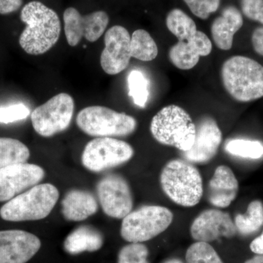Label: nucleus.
Returning a JSON list of instances; mask_svg holds the SVG:
<instances>
[{
  "mask_svg": "<svg viewBox=\"0 0 263 263\" xmlns=\"http://www.w3.org/2000/svg\"><path fill=\"white\" fill-rule=\"evenodd\" d=\"M20 17L27 27L21 34L19 44L28 54H43L59 41L61 33L59 15L41 2L24 5Z\"/></svg>",
  "mask_w": 263,
  "mask_h": 263,
  "instance_id": "nucleus-1",
  "label": "nucleus"
},
{
  "mask_svg": "<svg viewBox=\"0 0 263 263\" xmlns=\"http://www.w3.org/2000/svg\"><path fill=\"white\" fill-rule=\"evenodd\" d=\"M221 80L224 89L234 100L242 103L263 97V66L243 56L230 57L223 63Z\"/></svg>",
  "mask_w": 263,
  "mask_h": 263,
  "instance_id": "nucleus-2",
  "label": "nucleus"
},
{
  "mask_svg": "<svg viewBox=\"0 0 263 263\" xmlns=\"http://www.w3.org/2000/svg\"><path fill=\"white\" fill-rule=\"evenodd\" d=\"M160 183L165 195L178 205L193 207L201 200L203 185L197 167L186 161H170L162 169Z\"/></svg>",
  "mask_w": 263,
  "mask_h": 263,
  "instance_id": "nucleus-3",
  "label": "nucleus"
},
{
  "mask_svg": "<svg viewBox=\"0 0 263 263\" xmlns=\"http://www.w3.org/2000/svg\"><path fill=\"white\" fill-rule=\"evenodd\" d=\"M150 130L161 144L182 152L192 148L196 135V127L190 114L176 105L161 109L152 119Z\"/></svg>",
  "mask_w": 263,
  "mask_h": 263,
  "instance_id": "nucleus-4",
  "label": "nucleus"
},
{
  "mask_svg": "<svg viewBox=\"0 0 263 263\" xmlns=\"http://www.w3.org/2000/svg\"><path fill=\"white\" fill-rule=\"evenodd\" d=\"M59 197V190L51 183L35 185L5 203L0 216L8 221L41 220L51 214Z\"/></svg>",
  "mask_w": 263,
  "mask_h": 263,
  "instance_id": "nucleus-5",
  "label": "nucleus"
},
{
  "mask_svg": "<svg viewBox=\"0 0 263 263\" xmlns=\"http://www.w3.org/2000/svg\"><path fill=\"white\" fill-rule=\"evenodd\" d=\"M76 124L86 135L96 138L126 137L136 131V119L107 107H86L78 114Z\"/></svg>",
  "mask_w": 263,
  "mask_h": 263,
  "instance_id": "nucleus-6",
  "label": "nucleus"
},
{
  "mask_svg": "<svg viewBox=\"0 0 263 263\" xmlns=\"http://www.w3.org/2000/svg\"><path fill=\"white\" fill-rule=\"evenodd\" d=\"M174 220L170 209L160 205H145L132 211L123 219L121 235L129 243H142L165 231Z\"/></svg>",
  "mask_w": 263,
  "mask_h": 263,
  "instance_id": "nucleus-7",
  "label": "nucleus"
},
{
  "mask_svg": "<svg viewBox=\"0 0 263 263\" xmlns=\"http://www.w3.org/2000/svg\"><path fill=\"white\" fill-rule=\"evenodd\" d=\"M75 103L67 93H60L37 107L31 115L33 128L38 135L48 138L65 131L70 125Z\"/></svg>",
  "mask_w": 263,
  "mask_h": 263,
  "instance_id": "nucleus-8",
  "label": "nucleus"
},
{
  "mask_svg": "<svg viewBox=\"0 0 263 263\" xmlns=\"http://www.w3.org/2000/svg\"><path fill=\"white\" fill-rule=\"evenodd\" d=\"M134 149L127 142L114 138H96L85 146L83 165L99 173L125 163L133 158Z\"/></svg>",
  "mask_w": 263,
  "mask_h": 263,
  "instance_id": "nucleus-9",
  "label": "nucleus"
},
{
  "mask_svg": "<svg viewBox=\"0 0 263 263\" xmlns=\"http://www.w3.org/2000/svg\"><path fill=\"white\" fill-rule=\"evenodd\" d=\"M97 193L103 212L110 217L124 219L133 211L130 187L120 175L104 176L97 185Z\"/></svg>",
  "mask_w": 263,
  "mask_h": 263,
  "instance_id": "nucleus-10",
  "label": "nucleus"
},
{
  "mask_svg": "<svg viewBox=\"0 0 263 263\" xmlns=\"http://www.w3.org/2000/svg\"><path fill=\"white\" fill-rule=\"evenodd\" d=\"M63 20L67 43L75 47L83 37L89 42H96L108 27L109 16L103 10L83 15L76 8H68L64 12Z\"/></svg>",
  "mask_w": 263,
  "mask_h": 263,
  "instance_id": "nucleus-11",
  "label": "nucleus"
},
{
  "mask_svg": "<svg viewBox=\"0 0 263 263\" xmlns=\"http://www.w3.org/2000/svg\"><path fill=\"white\" fill-rule=\"evenodd\" d=\"M104 42L100 65L108 75H117L127 68L132 58L129 33L122 26H114L105 32Z\"/></svg>",
  "mask_w": 263,
  "mask_h": 263,
  "instance_id": "nucleus-12",
  "label": "nucleus"
},
{
  "mask_svg": "<svg viewBox=\"0 0 263 263\" xmlns=\"http://www.w3.org/2000/svg\"><path fill=\"white\" fill-rule=\"evenodd\" d=\"M44 177V170L34 164L24 162L0 169V202L9 201L37 185Z\"/></svg>",
  "mask_w": 263,
  "mask_h": 263,
  "instance_id": "nucleus-13",
  "label": "nucleus"
},
{
  "mask_svg": "<svg viewBox=\"0 0 263 263\" xmlns=\"http://www.w3.org/2000/svg\"><path fill=\"white\" fill-rule=\"evenodd\" d=\"M41 247L38 237L24 230L0 231V263H26Z\"/></svg>",
  "mask_w": 263,
  "mask_h": 263,
  "instance_id": "nucleus-14",
  "label": "nucleus"
},
{
  "mask_svg": "<svg viewBox=\"0 0 263 263\" xmlns=\"http://www.w3.org/2000/svg\"><path fill=\"white\" fill-rule=\"evenodd\" d=\"M195 127L196 135L193 146L187 152H183V156L188 162L205 163L217 153L222 141V133L212 117L201 118Z\"/></svg>",
  "mask_w": 263,
  "mask_h": 263,
  "instance_id": "nucleus-15",
  "label": "nucleus"
},
{
  "mask_svg": "<svg viewBox=\"0 0 263 263\" xmlns=\"http://www.w3.org/2000/svg\"><path fill=\"white\" fill-rule=\"evenodd\" d=\"M190 233L197 241L209 243L220 237L233 238L237 229L229 214L218 209H208L195 218Z\"/></svg>",
  "mask_w": 263,
  "mask_h": 263,
  "instance_id": "nucleus-16",
  "label": "nucleus"
},
{
  "mask_svg": "<svg viewBox=\"0 0 263 263\" xmlns=\"http://www.w3.org/2000/svg\"><path fill=\"white\" fill-rule=\"evenodd\" d=\"M212 51V43L205 33L197 32L186 41H179L171 48L169 60L182 70H191L200 61V57L209 56Z\"/></svg>",
  "mask_w": 263,
  "mask_h": 263,
  "instance_id": "nucleus-17",
  "label": "nucleus"
},
{
  "mask_svg": "<svg viewBox=\"0 0 263 263\" xmlns=\"http://www.w3.org/2000/svg\"><path fill=\"white\" fill-rule=\"evenodd\" d=\"M239 190L233 171L226 165L216 167L208 186V200L214 206L227 208L234 201Z\"/></svg>",
  "mask_w": 263,
  "mask_h": 263,
  "instance_id": "nucleus-18",
  "label": "nucleus"
},
{
  "mask_svg": "<svg viewBox=\"0 0 263 263\" xmlns=\"http://www.w3.org/2000/svg\"><path fill=\"white\" fill-rule=\"evenodd\" d=\"M243 24V16L239 10L234 6L226 7L220 16L214 21L211 29L216 46L224 51L231 49L235 33Z\"/></svg>",
  "mask_w": 263,
  "mask_h": 263,
  "instance_id": "nucleus-19",
  "label": "nucleus"
},
{
  "mask_svg": "<svg viewBox=\"0 0 263 263\" xmlns=\"http://www.w3.org/2000/svg\"><path fill=\"white\" fill-rule=\"evenodd\" d=\"M98 209V201L94 195L84 190H71L62 201V214L68 221H84L94 215Z\"/></svg>",
  "mask_w": 263,
  "mask_h": 263,
  "instance_id": "nucleus-20",
  "label": "nucleus"
},
{
  "mask_svg": "<svg viewBox=\"0 0 263 263\" xmlns=\"http://www.w3.org/2000/svg\"><path fill=\"white\" fill-rule=\"evenodd\" d=\"M103 241L100 231L92 227L83 226L68 235L64 242V248L67 253L76 255L85 252H96L103 247Z\"/></svg>",
  "mask_w": 263,
  "mask_h": 263,
  "instance_id": "nucleus-21",
  "label": "nucleus"
},
{
  "mask_svg": "<svg viewBox=\"0 0 263 263\" xmlns=\"http://www.w3.org/2000/svg\"><path fill=\"white\" fill-rule=\"evenodd\" d=\"M30 157L28 147L18 140L0 138V169L11 164L24 163Z\"/></svg>",
  "mask_w": 263,
  "mask_h": 263,
  "instance_id": "nucleus-22",
  "label": "nucleus"
},
{
  "mask_svg": "<svg viewBox=\"0 0 263 263\" xmlns=\"http://www.w3.org/2000/svg\"><path fill=\"white\" fill-rule=\"evenodd\" d=\"M130 47L132 57L141 61H152L158 55L157 43L144 29H138L133 32Z\"/></svg>",
  "mask_w": 263,
  "mask_h": 263,
  "instance_id": "nucleus-23",
  "label": "nucleus"
},
{
  "mask_svg": "<svg viewBox=\"0 0 263 263\" xmlns=\"http://www.w3.org/2000/svg\"><path fill=\"white\" fill-rule=\"evenodd\" d=\"M166 25L170 32L179 41H186L197 32L196 24L183 10L174 9L170 11L166 18Z\"/></svg>",
  "mask_w": 263,
  "mask_h": 263,
  "instance_id": "nucleus-24",
  "label": "nucleus"
},
{
  "mask_svg": "<svg viewBox=\"0 0 263 263\" xmlns=\"http://www.w3.org/2000/svg\"><path fill=\"white\" fill-rule=\"evenodd\" d=\"M235 226L242 235L255 233L263 226V204L259 200L249 203L245 214L235 216Z\"/></svg>",
  "mask_w": 263,
  "mask_h": 263,
  "instance_id": "nucleus-25",
  "label": "nucleus"
},
{
  "mask_svg": "<svg viewBox=\"0 0 263 263\" xmlns=\"http://www.w3.org/2000/svg\"><path fill=\"white\" fill-rule=\"evenodd\" d=\"M224 148L230 155L241 158L258 160L263 157V143L258 141L232 139L227 142Z\"/></svg>",
  "mask_w": 263,
  "mask_h": 263,
  "instance_id": "nucleus-26",
  "label": "nucleus"
},
{
  "mask_svg": "<svg viewBox=\"0 0 263 263\" xmlns=\"http://www.w3.org/2000/svg\"><path fill=\"white\" fill-rule=\"evenodd\" d=\"M127 82L129 96L138 107L145 108L149 96L146 78L141 71L132 70L128 76Z\"/></svg>",
  "mask_w": 263,
  "mask_h": 263,
  "instance_id": "nucleus-27",
  "label": "nucleus"
},
{
  "mask_svg": "<svg viewBox=\"0 0 263 263\" xmlns=\"http://www.w3.org/2000/svg\"><path fill=\"white\" fill-rule=\"evenodd\" d=\"M186 263H224L215 249L206 242L197 241L186 251Z\"/></svg>",
  "mask_w": 263,
  "mask_h": 263,
  "instance_id": "nucleus-28",
  "label": "nucleus"
},
{
  "mask_svg": "<svg viewBox=\"0 0 263 263\" xmlns=\"http://www.w3.org/2000/svg\"><path fill=\"white\" fill-rule=\"evenodd\" d=\"M148 249L142 243H130L121 249L117 263H149Z\"/></svg>",
  "mask_w": 263,
  "mask_h": 263,
  "instance_id": "nucleus-29",
  "label": "nucleus"
},
{
  "mask_svg": "<svg viewBox=\"0 0 263 263\" xmlns=\"http://www.w3.org/2000/svg\"><path fill=\"white\" fill-rule=\"evenodd\" d=\"M192 13L205 20L219 9L221 0H183Z\"/></svg>",
  "mask_w": 263,
  "mask_h": 263,
  "instance_id": "nucleus-30",
  "label": "nucleus"
},
{
  "mask_svg": "<svg viewBox=\"0 0 263 263\" xmlns=\"http://www.w3.org/2000/svg\"><path fill=\"white\" fill-rule=\"evenodd\" d=\"M30 114L28 107L23 103L13 104L0 108V124H10L27 119Z\"/></svg>",
  "mask_w": 263,
  "mask_h": 263,
  "instance_id": "nucleus-31",
  "label": "nucleus"
},
{
  "mask_svg": "<svg viewBox=\"0 0 263 263\" xmlns=\"http://www.w3.org/2000/svg\"><path fill=\"white\" fill-rule=\"evenodd\" d=\"M240 6L247 18L263 24V0H241Z\"/></svg>",
  "mask_w": 263,
  "mask_h": 263,
  "instance_id": "nucleus-32",
  "label": "nucleus"
},
{
  "mask_svg": "<svg viewBox=\"0 0 263 263\" xmlns=\"http://www.w3.org/2000/svg\"><path fill=\"white\" fill-rule=\"evenodd\" d=\"M23 4V0H0V14L8 15L17 11Z\"/></svg>",
  "mask_w": 263,
  "mask_h": 263,
  "instance_id": "nucleus-33",
  "label": "nucleus"
},
{
  "mask_svg": "<svg viewBox=\"0 0 263 263\" xmlns=\"http://www.w3.org/2000/svg\"><path fill=\"white\" fill-rule=\"evenodd\" d=\"M252 43L256 53L263 57V26L254 29L252 35Z\"/></svg>",
  "mask_w": 263,
  "mask_h": 263,
  "instance_id": "nucleus-34",
  "label": "nucleus"
},
{
  "mask_svg": "<svg viewBox=\"0 0 263 263\" xmlns=\"http://www.w3.org/2000/svg\"><path fill=\"white\" fill-rule=\"evenodd\" d=\"M250 249L254 253L263 255V232L251 243Z\"/></svg>",
  "mask_w": 263,
  "mask_h": 263,
  "instance_id": "nucleus-35",
  "label": "nucleus"
},
{
  "mask_svg": "<svg viewBox=\"0 0 263 263\" xmlns=\"http://www.w3.org/2000/svg\"><path fill=\"white\" fill-rule=\"evenodd\" d=\"M245 263H263V255L256 256L253 258L249 259Z\"/></svg>",
  "mask_w": 263,
  "mask_h": 263,
  "instance_id": "nucleus-36",
  "label": "nucleus"
},
{
  "mask_svg": "<svg viewBox=\"0 0 263 263\" xmlns=\"http://www.w3.org/2000/svg\"><path fill=\"white\" fill-rule=\"evenodd\" d=\"M163 263H183L182 261L180 260L179 259H169L167 260L164 261Z\"/></svg>",
  "mask_w": 263,
  "mask_h": 263,
  "instance_id": "nucleus-37",
  "label": "nucleus"
}]
</instances>
